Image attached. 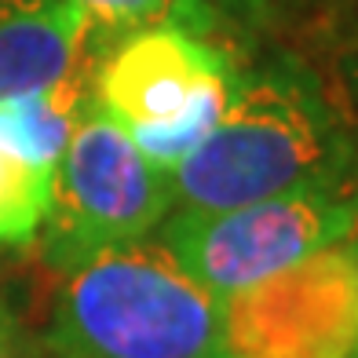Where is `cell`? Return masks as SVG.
<instances>
[{
	"mask_svg": "<svg viewBox=\"0 0 358 358\" xmlns=\"http://www.w3.org/2000/svg\"><path fill=\"white\" fill-rule=\"evenodd\" d=\"M44 358H227L223 300L154 238L59 271Z\"/></svg>",
	"mask_w": 358,
	"mask_h": 358,
	"instance_id": "2",
	"label": "cell"
},
{
	"mask_svg": "<svg viewBox=\"0 0 358 358\" xmlns=\"http://www.w3.org/2000/svg\"><path fill=\"white\" fill-rule=\"evenodd\" d=\"M48 190L52 183L44 176H37L0 146V245H26L37 238L48 208Z\"/></svg>",
	"mask_w": 358,
	"mask_h": 358,
	"instance_id": "10",
	"label": "cell"
},
{
	"mask_svg": "<svg viewBox=\"0 0 358 358\" xmlns=\"http://www.w3.org/2000/svg\"><path fill=\"white\" fill-rule=\"evenodd\" d=\"M169 183L172 213H220L300 187L358 183V150L322 85L282 59L238 70L216 128Z\"/></svg>",
	"mask_w": 358,
	"mask_h": 358,
	"instance_id": "1",
	"label": "cell"
},
{
	"mask_svg": "<svg viewBox=\"0 0 358 358\" xmlns=\"http://www.w3.org/2000/svg\"><path fill=\"white\" fill-rule=\"evenodd\" d=\"M88 22V48L92 52H106L128 34L154 26H179L190 34H213L216 15L208 0H70Z\"/></svg>",
	"mask_w": 358,
	"mask_h": 358,
	"instance_id": "9",
	"label": "cell"
},
{
	"mask_svg": "<svg viewBox=\"0 0 358 358\" xmlns=\"http://www.w3.org/2000/svg\"><path fill=\"white\" fill-rule=\"evenodd\" d=\"M95 62H99V52H88L59 85L0 103V146L37 176H44L48 183L55 176L59 157L66 154L80 117L95 103Z\"/></svg>",
	"mask_w": 358,
	"mask_h": 358,
	"instance_id": "8",
	"label": "cell"
},
{
	"mask_svg": "<svg viewBox=\"0 0 358 358\" xmlns=\"http://www.w3.org/2000/svg\"><path fill=\"white\" fill-rule=\"evenodd\" d=\"M0 358H44L41 340L4 300H0Z\"/></svg>",
	"mask_w": 358,
	"mask_h": 358,
	"instance_id": "12",
	"label": "cell"
},
{
	"mask_svg": "<svg viewBox=\"0 0 358 358\" xmlns=\"http://www.w3.org/2000/svg\"><path fill=\"white\" fill-rule=\"evenodd\" d=\"M307 0H208L216 19H231L234 26L245 29H267L278 26L282 19L296 15Z\"/></svg>",
	"mask_w": 358,
	"mask_h": 358,
	"instance_id": "11",
	"label": "cell"
},
{
	"mask_svg": "<svg viewBox=\"0 0 358 358\" xmlns=\"http://www.w3.org/2000/svg\"><path fill=\"white\" fill-rule=\"evenodd\" d=\"M351 241H355V256H358V231H355V238H351Z\"/></svg>",
	"mask_w": 358,
	"mask_h": 358,
	"instance_id": "13",
	"label": "cell"
},
{
	"mask_svg": "<svg viewBox=\"0 0 358 358\" xmlns=\"http://www.w3.org/2000/svg\"><path fill=\"white\" fill-rule=\"evenodd\" d=\"M351 358H358V351H355V355H351Z\"/></svg>",
	"mask_w": 358,
	"mask_h": 358,
	"instance_id": "14",
	"label": "cell"
},
{
	"mask_svg": "<svg viewBox=\"0 0 358 358\" xmlns=\"http://www.w3.org/2000/svg\"><path fill=\"white\" fill-rule=\"evenodd\" d=\"M234 59L179 26L110 44L95 62V106L113 117L154 169L172 172L216 128L234 88Z\"/></svg>",
	"mask_w": 358,
	"mask_h": 358,
	"instance_id": "3",
	"label": "cell"
},
{
	"mask_svg": "<svg viewBox=\"0 0 358 358\" xmlns=\"http://www.w3.org/2000/svg\"><path fill=\"white\" fill-rule=\"evenodd\" d=\"M88 52L70 0H0V103L59 85Z\"/></svg>",
	"mask_w": 358,
	"mask_h": 358,
	"instance_id": "7",
	"label": "cell"
},
{
	"mask_svg": "<svg viewBox=\"0 0 358 358\" xmlns=\"http://www.w3.org/2000/svg\"><path fill=\"white\" fill-rule=\"evenodd\" d=\"M351 238L223 296L227 358H351L358 351Z\"/></svg>",
	"mask_w": 358,
	"mask_h": 358,
	"instance_id": "6",
	"label": "cell"
},
{
	"mask_svg": "<svg viewBox=\"0 0 358 358\" xmlns=\"http://www.w3.org/2000/svg\"><path fill=\"white\" fill-rule=\"evenodd\" d=\"M169 213V172L154 169L124 128L92 103L52 176L41 223L44 259L66 271L103 249L146 238Z\"/></svg>",
	"mask_w": 358,
	"mask_h": 358,
	"instance_id": "5",
	"label": "cell"
},
{
	"mask_svg": "<svg viewBox=\"0 0 358 358\" xmlns=\"http://www.w3.org/2000/svg\"><path fill=\"white\" fill-rule=\"evenodd\" d=\"M355 231L358 183H322L220 213H169L157 241L223 300Z\"/></svg>",
	"mask_w": 358,
	"mask_h": 358,
	"instance_id": "4",
	"label": "cell"
}]
</instances>
